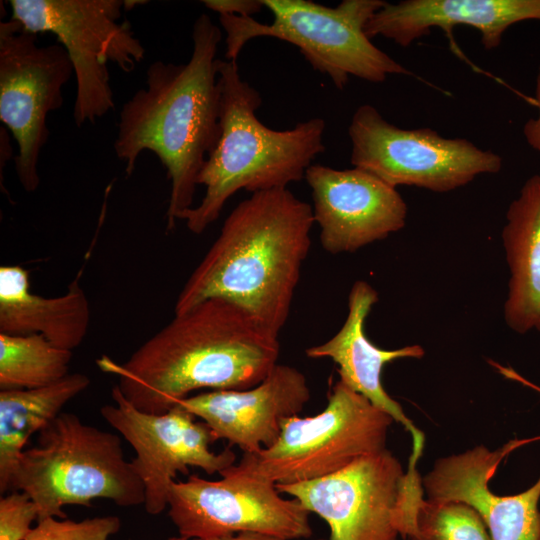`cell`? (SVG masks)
Returning a JSON list of instances; mask_svg holds the SVG:
<instances>
[{"label": "cell", "mask_w": 540, "mask_h": 540, "mask_svg": "<svg viewBox=\"0 0 540 540\" xmlns=\"http://www.w3.org/2000/svg\"><path fill=\"white\" fill-rule=\"evenodd\" d=\"M279 336L239 305L204 300L175 314L123 363L109 356L98 368L137 409L162 414L202 390H244L260 383L278 364Z\"/></svg>", "instance_id": "obj_1"}, {"label": "cell", "mask_w": 540, "mask_h": 540, "mask_svg": "<svg viewBox=\"0 0 540 540\" xmlns=\"http://www.w3.org/2000/svg\"><path fill=\"white\" fill-rule=\"evenodd\" d=\"M222 39L206 13L193 24V50L185 64L156 60L145 87L120 111L114 151L129 176L139 155L153 152L171 183L166 230L192 208L197 179L220 134V86L216 58Z\"/></svg>", "instance_id": "obj_2"}, {"label": "cell", "mask_w": 540, "mask_h": 540, "mask_svg": "<svg viewBox=\"0 0 540 540\" xmlns=\"http://www.w3.org/2000/svg\"><path fill=\"white\" fill-rule=\"evenodd\" d=\"M314 223L312 206L288 188L252 193L225 219L180 291L174 314L222 298L279 336L309 254Z\"/></svg>", "instance_id": "obj_3"}, {"label": "cell", "mask_w": 540, "mask_h": 540, "mask_svg": "<svg viewBox=\"0 0 540 540\" xmlns=\"http://www.w3.org/2000/svg\"><path fill=\"white\" fill-rule=\"evenodd\" d=\"M220 134L197 179L205 193L179 220L201 234L220 216L238 191L287 188L305 179L313 160L325 151V121L312 118L288 130H273L256 116L260 93L241 78L237 61L217 62Z\"/></svg>", "instance_id": "obj_4"}, {"label": "cell", "mask_w": 540, "mask_h": 540, "mask_svg": "<svg viewBox=\"0 0 540 540\" xmlns=\"http://www.w3.org/2000/svg\"><path fill=\"white\" fill-rule=\"evenodd\" d=\"M9 490L26 493L39 519L66 518L68 505L90 506L96 499L121 507L144 504L145 490L115 433L60 413L38 433L16 465Z\"/></svg>", "instance_id": "obj_5"}, {"label": "cell", "mask_w": 540, "mask_h": 540, "mask_svg": "<svg viewBox=\"0 0 540 540\" xmlns=\"http://www.w3.org/2000/svg\"><path fill=\"white\" fill-rule=\"evenodd\" d=\"M386 1L343 0L328 7L310 0H263L273 14L269 24L253 17L219 15L226 34L225 57L237 61L248 41L272 37L295 45L311 67L342 90L350 76L381 83L389 75H412L375 46L365 26Z\"/></svg>", "instance_id": "obj_6"}, {"label": "cell", "mask_w": 540, "mask_h": 540, "mask_svg": "<svg viewBox=\"0 0 540 540\" xmlns=\"http://www.w3.org/2000/svg\"><path fill=\"white\" fill-rule=\"evenodd\" d=\"M393 422L390 415L339 379L321 412L285 419L274 444L256 453H243L230 468L276 486L321 478L387 449Z\"/></svg>", "instance_id": "obj_7"}, {"label": "cell", "mask_w": 540, "mask_h": 540, "mask_svg": "<svg viewBox=\"0 0 540 540\" xmlns=\"http://www.w3.org/2000/svg\"><path fill=\"white\" fill-rule=\"evenodd\" d=\"M11 19L33 34L51 33L66 50L76 78V126L114 109L108 63L131 72L145 48L128 20L124 0H10Z\"/></svg>", "instance_id": "obj_8"}, {"label": "cell", "mask_w": 540, "mask_h": 540, "mask_svg": "<svg viewBox=\"0 0 540 540\" xmlns=\"http://www.w3.org/2000/svg\"><path fill=\"white\" fill-rule=\"evenodd\" d=\"M348 134L353 167L390 186L448 192L502 168L500 155L464 138H445L430 128L402 129L372 105L354 112Z\"/></svg>", "instance_id": "obj_9"}, {"label": "cell", "mask_w": 540, "mask_h": 540, "mask_svg": "<svg viewBox=\"0 0 540 540\" xmlns=\"http://www.w3.org/2000/svg\"><path fill=\"white\" fill-rule=\"evenodd\" d=\"M16 20L0 21V120L17 143L18 180L27 192L40 184L38 161L50 132L47 116L62 107L63 87L74 74L64 47L41 46Z\"/></svg>", "instance_id": "obj_10"}, {"label": "cell", "mask_w": 540, "mask_h": 540, "mask_svg": "<svg viewBox=\"0 0 540 540\" xmlns=\"http://www.w3.org/2000/svg\"><path fill=\"white\" fill-rule=\"evenodd\" d=\"M220 479L197 474L174 481L168 515L178 535L215 540L254 533L283 540L312 535L310 513L296 499H286L276 485L234 472L222 471Z\"/></svg>", "instance_id": "obj_11"}, {"label": "cell", "mask_w": 540, "mask_h": 540, "mask_svg": "<svg viewBox=\"0 0 540 540\" xmlns=\"http://www.w3.org/2000/svg\"><path fill=\"white\" fill-rule=\"evenodd\" d=\"M112 403L100 408L103 419L135 451L132 465L145 490L144 508L159 515L168 508L171 485L178 473L196 467L208 475L221 473L236 463V454L227 447L213 452L209 427L179 405L162 414L143 412L132 405L114 385Z\"/></svg>", "instance_id": "obj_12"}, {"label": "cell", "mask_w": 540, "mask_h": 540, "mask_svg": "<svg viewBox=\"0 0 540 540\" xmlns=\"http://www.w3.org/2000/svg\"><path fill=\"white\" fill-rule=\"evenodd\" d=\"M409 476L385 449L330 475L277 485L329 527V540H399L395 513Z\"/></svg>", "instance_id": "obj_13"}, {"label": "cell", "mask_w": 540, "mask_h": 540, "mask_svg": "<svg viewBox=\"0 0 540 540\" xmlns=\"http://www.w3.org/2000/svg\"><path fill=\"white\" fill-rule=\"evenodd\" d=\"M305 180L321 246L330 254L353 253L406 224L408 207L400 193L367 171L312 164Z\"/></svg>", "instance_id": "obj_14"}, {"label": "cell", "mask_w": 540, "mask_h": 540, "mask_svg": "<svg viewBox=\"0 0 540 540\" xmlns=\"http://www.w3.org/2000/svg\"><path fill=\"white\" fill-rule=\"evenodd\" d=\"M310 398L304 374L278 363L251 388L201 392L177 405L200 418L214 441L225 440L243 453H256L275 443L283 421L299 415Z\"/></svg>", "instance_id": "obj_15"}, {"label": "cell", "mask_w": 540, "mask_h": 540, "mask_svg": "<svg viewBox=\"0 0 540 540\" xmlns=\"http://www.w3.org/2000/svg\"><path fill=\"white\" fill-rule=\"evenodd\" d=\"M524 442L513 440L494 451L480 445L439 458L421 479L427 499L469 505L482 518L491 540H540V477L511 496H499L489 487L502 459Z\"/></svg>", "instance_id": "obj_16"}, {"label": "cell", "mask_w": 540, "mask_h": 540, "mask_svg": "<svg viewBox=\"0 0 540 540\" xmlns=\"http://www.w3.org/2000/svg\"><path fill=\"white\" fill-rule=\"evenodd\" d=\"M377 301L378 293L368 282L356 281L349 292L348 314L340 330L326 342L307 348L305 353L308 358L331 359L338 366L342 382L390 415L411 434L413 448L408 464L417 466L424 449V434L385 391L382 371L389 362L402 358L419 359L425 352L420 345L382 349L368 339L364 323Z\"/></svg>", "instance_id": "obj_17"}, {"label": "cell", "mask_w": 540, "mask_h": 540, "mask_svg": "<svg viewBox=\"0 0 540 540\" xmlns=\"http://www.w3.org/2000/svg\"><path fill=\"white\" fill-rule=\"evenodd\" d=\"M540 20V0H402L385 4L365 26L369 39L377 36L402 47L439 27L450 35L456 25L477 29L486 50L497 48L513 24Z\"/></svg>", "instance_id": "obj_18"}, {"label": "cell", "mask_w": 540, "mask_h": 540, "mask_svg": "<svg viewBox=\"0 0 540 540\" xmlns=\"http://www.w3.org/2000/svg\"><path fill=\"white\" fill-rule=\"evenodd\" d=\"M89 324L90 306L78 277L64 294L43 297L30 290L26 269L0 267V333L40 334L55 346L72 351L83 342Z\"/></svg>", "instance_id": "obj_19"}, {"label": "cell", "mask_w": 540, "mask_h": 540, "mask_svg": "<svg viewBox=\"0 0 540 540\" xmlns=\"http://www.w3.org/2000/svg\"><path fill=\"white\" fill-rule=\"evenodd\" d=\"M502 242L510 272L504 320L516 333H540V172L510 203Z\"/></svg>", "instance_id": "obj_20"}, {"label": "cell", "mask_w": 540, "mask_h": 540, "mask_svg": "<svg viewBox=\"0 0 540 540\" xmlns=\"http://www.w3.org/2000/svg\"><path fill=\"white\" fill-rule=\"evenodd\" d=\"M90 385L83 373L35 389L0 390V492L10 480L25 446L60 413L63 407Z\"/></svg>", "instance_id": "obj_21"}, {"label": "cell", "mask_w": 540, "mask_h": 540, "mask_svg": "<svg viewBox=\"0 0 540 540\" xmlns=\"http://www.w3.org/2000/svg\"><path fill=\"white\" fill-rule=\"evenodd\" d=\"M72 351L40 334L0 333V390L35 389L69 374Z\"/></svg>", "instance_id": "obj_22"}, {"label": "cell", "mask_w": 540, "mask_h": 540, "mask_svg": "<svg viewBox=\"0 0 540 540\" xmlns=\"http://www.w3.org/2000/svg\"><path fill=\"white\" fill-rule=\"evenodd\" d=\"M410 540H491L479 514L469 505L424 499L418 501Z\"/></svg>", "instance_id": "obj_23"}, {"label": "cell", "mask_w": 540, "mask_h": 540, "mask_svg": "<svg viewBox=\"0 0 540 540\" xmlns=\"http://www.w3.org/2000/svg\"><path fill=\"white\" fill-rule=\"evenodd\" d=\"M121 528L115 515L74 521L48 517L37 521L25 540H110Z\"/></svg>", "instance_id": "obj_24"}, {"label": "cell", "mask_w": 540, "mask_h": 540, "mask_svg": "<svg viewBox=\"0 0 540 540\" xmlns=\"http://www.w3.org/2000/svg\"><path fill=\"white\" fill-rule=\"evenodd\" d=\"M38 519L33 500L22 491L12 490L0 499V540H25Z\"/></svg>", "instance_id": "obj_25"}, {"label": "cell", "mask_w": 540, "mask_h": 540, "mask_svg": "<svg viewBox=\"0 0 540 540\" xmlns=\"http://www.w3.org/2000/svg\"><path fill=\"white\" fill-rule=\"evenodd\" d=\"M203 5L219 15L252 17L265 7L263 0H203Z\"/></svg>", "instance_id": "obj_26"}, {"label": "cell", "mask_w": 540, "mask_h": 540, "mask_svg": "<svg viewBox=\"0 0 540 540\" xmlns=\"http://www.w3.org/2000/svg\"><path fill=\"white\" fill-rule=\"evenodd\" d=\"M534 100L538 113L535 118L526 121L523 126V135L528 145L540 153V66L536 75Z\"/></svg>", "instance_id": "obj_27"}, {"label": "cell", "mask_w": 540, "mask_h": 540, "mask_svg": "<svg viewBox=\"0 0 540 540\" xmlns=\"http://www.w3.org/2000/svg\"><path fill=\"white\" fill-rule=\"evenodd\" d=\"M492 364L499 370V372L505 376L506 378L508 379H511V380H514V381H517V382H520L521 384L527 386V387H530L534 390H536L537 392L540 393V387L533 384L532 382L526 380L525 378H523L521 375H519V373H517L515 370H513L512 368L510 367H503L495 362H492Z\"/></svg>", "instance_id": "obj_28"}, {"label": "cell", "mask_w": 540, "mask_h": 540, "mask_svg": "<svg viewBox=\"0 0 540 540\" xmlns=\"http://www.w3.org/2000/svg\"><path fill=\"white\" fill-rule=\"evenodd\" d=\"M215 540H283L272 536L254 534V533H241L232 535L229 537L219 538Z\"/></svg>", "instance_id": "obj_29"}, {"label": "cell", "mask_w": 540, "mask_h": 540, "mask_svg": "<svg viewBox=\"0 0 540 540\" xmlns=\"http://www.w3.org/2000/svg\"><path fill=\"white\" fill-rule=\"evenodd\" d=\"M147 1L142 0H124V10L129 11L141 4H147Z\"/></svg>", "instance_id": "obj_30"}, {"label": "cell", "mask_w": 540, "mask_h": 540, "mask_svg": "<svg viewBox=\"0 0 540 540\" xmlns=\"http://www.w3.org/2000/svg\"><path fill=\"white\" fill-rule=\"evenodd\" d=\"M166 540H197V539H188V538L182 537L180 535H177V536L169 537Z\"/></svg>", "instance_id": "obj_31"}, {"label": "cell", "mask_w": 540, "mask_h": 540, "mask_svg": "<svg viewBox=\"0 0 540 540\" xmlns=\"http://www.w3.org/2000/svg\"><path fill=\"white\" fill-rule=\"evenodd\" d=\"M317 540H324V539H317Z\"/></svg>", "instance_id": "obj_32"}]
</instances>
